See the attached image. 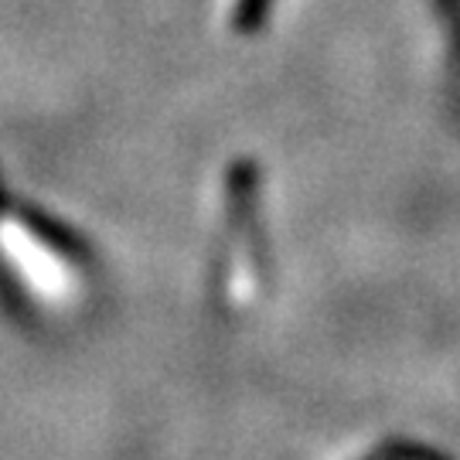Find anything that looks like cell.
<instances>
[{
	"label": "cell",
	"mask_w": 460,
	"mask_h": 460,
	"mask_svg": "<svg viewBox=\"0 0 460 460\" xmlns=\"http://www.w3.org/2000/svg\"><path fill=\"white\" fill-rule=\"evenodd\" d=\"M0 249L7 252V260L14 263V270L28 279L38 296L45 300H66L72 294V270L62 263V256L38 239L21 218L0 215Z\"/></svg>",
	"instance_id": "cell-1"
}]
</instances>
